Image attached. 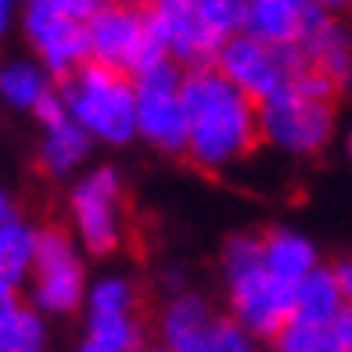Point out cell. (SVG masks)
Returning a JSON list of instances; mask_svg holds the SVG:
<instances>
[{
  "label": "cell",
  "mask_w": 352,
  "mask_h": 352,
  "mask_svg": "<svg viewBox=\"0 0 352 352\" xmlns=\"http://www.w3.org/2000/svg\"><path fill=\"white\" fill-rule=\"evenodd\" d=\"M187 108V162L205 173L237 166L263 144L259 104L241 94L216 65L184 72Z\"/></svg>",
  "instance_id": "obj_1"
},
{
  "label": "cell",
  "mask_w": 352,
  "mask_h": 352,
  "mask_svg": "<svg viewBox=\"0 0 352 352\" xmlns=\"http://www.w3.org/2000/svg\"><path fill=\"white\" fill-rule=\"evenodd\" d=\"M223 287H227L230 320L241 324L255 342H277V334L295 316V287L280 284L266 270L263 259V234L241 230L227 237L219 252Z\"/></svg>",
  "instance_id": "obj_2"
},
{
  "label": "cell",
  "mask_w": 352,
  "mask_h": 352,
  "mask_svg": "<svg viewBox=\"0 0 352 352\" xmlns=\"http://www.w3.org/2000/svg\"><path fill=\"white\" fill-rule=\"evenodd\" d=\"M148 25L173 65L209 69L223 43L245 33V0H158L148 4Z\"/></svg>",
  "instance_id": "obj_3"
},
{
  "label": "cell",
  "mask_w": 352,
  "mask_h": 352,
  "mask_svg": "<svg viewBox=\"0 0 352 352\" xmlns=\"http://www.w3.org/2000/svg\"><path fill=\"white\" fill-rule=\"evenodd\" d=\"M58 94L69 108V119L94 140L122 148L137 140V87L133 76L87 61L69 79L58 83Z\"/></svg>",
  "instance_id": "obj_4"
},
{
  "label": "cell",
  "mask_w": 352,
  "mask_h": 352,
  "mask_svg": "<svg viewBox=\"0 0 352 352\" xmlns=\"http://www.w3.org/2000/svg\"><path fill=\"white\" fill-rule=\"evenodd\" d=\"M94 11L98 0H29L19 14L25 43L58 83L90 61L87 22Z\"/></svg>",
  "instance_id": "obj_5"
},
{
  "label": "cell",
  "mask_w": 352,
  "mask_h": 352,
  "mask_svg": "<svg viewBox=\"0 0 352 352\" xmlns=\"http://www.w3.org/2000/svg\"><path fill=\"white\" fill-rule=\"evenodd\" d=\"M87 292L90 284L79 241L65 227H40L25 302L40 316H69L79 306H87Z\"/></svg>",
  "instance_id": "obj_6"
},
{
  "label": "cell",
  "mask_w": 352,
  "mask_h": 352,
  "mask_svg": "<svg viewBox=\"0 0 352 352\" xmlns=\"http://www.w3.org/2000/svg\"><path fill=\"white\" fill-rule=\"evenodd\" d=\"M87 47L90 61L126 76H140L155 69L158 61H169L158 47L148 25V8L137 4H98L87 22Z\"/></svg>",
  "instance_id": "obj_7"
},
{
  "label": "cell",
  "mask_w": 352,
  "mask_h": 352,
  "mask_svg": "<svg viewBox=\"0 0 352 352\" xmlns=\"http://www.w3.org/2000/svg\"><path fill=\"white\" fill-rule=\"evenodd\" d=\"M259 137L284 155H320L334 137V101L313 98L298 83L284 87L259 104Z\"/></svg>",
  "instance_id": "obj_8"
},
{
  "label": "cell",
  "mask_w": 352,
  "mask_h": 352,
  "mask_svg": "<svg viewBox=\"0 0 352 352\" xmlns=\"http://www.w3.org/2000/svg\"><path fill=\"white\" fill-rule=\"evenodd\" d=\"M122 198L126 184L116 166H94L76 176L69 190L72 237L90 255H111L122 245Z\"/></svg>",
  "instance_id": "obj_9"
},
{
  "label": "cell",
  "mask_w": 352,
  "mask_h": 352,
  "mask_svg": "<svg viewBox=\"0 0 352 352\" xmlns=\"http://www.w3.org/2000/svg\"><path fill=\"white\" fill-rule=\"evenodd\" d=\"M137 87V137L162 155H187V108L184 69L158 61L155 69L133 76Z\"/></svg>",
  "instance_id": "obj_10"
},
{
  "label": "cell",
  "mask_w": 352,
  "mask_h": 352,
  "mask_svg": "<svg viewBox=\"0 0 352 352\" xmlns=\"http://www.w3.org/2000/svg\"><path fill=\"white\" fill-rule=\"evenodd\" d=\"M216 69L255 104H263L284 87H292L309 69V61L302 47H270L241 33L223 43V51L216 54Z\"/></svg>",
  "instance_id": "obj_11"
},
{
  "label": "cell",
  "mask_w": 352,
  "mask_h": 352,
  "mask_svg": "<svg viewBox=\"0 0 352 352\" xmlns=\"http://www.w3.org/2000/svg\"><path fill=\"white\" fill-rule=\"evenodd\" d=\"M219 320L223 316L201 292L166 298L162 313H158V345L166 352H223Z\"/></svg>",
  "instance_id": "obj_12"
},
{
  "label": "cell",
  "mask_w": 352,
  "mask_h": 352,
  "mask_svg": "<svg viewBox=\"0 0 352 352\" xmlns=\"http://www.w3.org/2000/svg\"><path fill=\"white\" fill-rule=\"evenodd\" d=\"M324 11L327 4L313 0H245V36L270 47H298Z\"/></svg>",
  "instance_id": "obj_13"
},
{
  "label": "cell",
  "mask_w": 352,
  "mask_h": 352,
  "mask_svg": "<svg viewBox=\"0 0 352 352\" xmlns=\"http://www.w3.org/2000/svg\"><path fill=\"white\" fill-rule=\"evenodd\" d=\"M298 47H302V54H306L309 69L327 76L338 90H345L352 83V29L331 8L324 11V19L309 29V36Z\"/></svg>",
  "instance_id": "obj_14"
},
{
  "label": "cell",
  "mask_w": 352,
  "mask_h": 352,
  "mask_svg": "<svg viewBox=\"0 0 352 352\" xmlns=\"http://www.w3.org/2000/svg\"><path fill=\"white\" fill-rule=\"evenodd\" d=\"M263 259L266 270L274 274L280 284L298 287L313 270H320V252L302 230L295 227H270L263 230Z\"/></svg>",
  "instance_id": "obj_15"
},
{
  "label": "cell",
  "mask_w": 352,
  "mask_h": 352,
  "mask_svg": "<svg viewBox=\"0 0 352 352\" xmlns=\"http://www.w3.org/2000/svg\"><path fill=\"white\" fill-rule=\"evenodd\" d=\"M90 148H94V137L87 130H79L72 119H65V122L51 126V130H43L36 162L51 180H69V176H76L87 166Z\"/></svg>",
  "instance_id": "obj_16"
},
{
  "label": "cell",
  "mask_w": 352,
  "mask_h": 352,
  "mask_svg": "<svg viewBox=\"0 0 352 352\" xmlns=\"http://www.w3.org/2000/svg\"><path fill=\"white\" fill-rule=\"evenodd\" d=\"M345 309V295L334 266H320L295 287V316L298 324H313V327H331Z\"/></svg>",
  "instance_id": "obj_17"
},
{
  "label": "cell",
  "mask_w": 352,
  "mask_h": 352,
  "mask_svg": "<svg viewBox=\"0 0 352 352\" xmlns=\"http://www.w3.org/2000/svg\"><path fill=\"white\" fill-rule=\"evenodd\" d=\"M58 87V79L47 72L36 58H8L0 61V101L33 116L36 104Z\"/></svg>",
  "instance_id": "obj_18"
},
{
  "label": "cell",
  "mask_w": 352,
  "mask_h": 352,
  "mask_svg": "<svg viewBox=\"0 0 352 352\" xmlns=\"http://www.w3.org/2000/svg\"><path fill=\"white\" fill-rule=\"evenodd\" d=\"M36 234L22 212L11 216L8 223H0V280L11 287H22L33 277V259H36Z\"/></svg>",
  "instance_id": "obj_19"
},
{
  "label": "cell",
  "mask_w": 352,
  "mask_h": 352,
  "mask_svg": "<svg viewBox=\"0 0 352 352\" xmlns=\"http://www.w3.org/2000/svg\"><path fill=\"white\" fill-rule=\"evenodd\" d=\"M148 345L144 320L133 316H87V331L76 352H137Z\"/></svg>",
  "instance_id": "obj_20"
},
{
  "label": "cell",
  "mask_w": 352,
  "mask_h": 352,
  "mask_svg": "<svg viewBox=\"0 0 352 352\" xmlns=\"http://www.w3.org/2000/svg\"><path fill=\"white\" fill-rule=\"evenodd\" d=\"M140 292L126 274H104L87 292V316H133Z\"/></svg>",
  "instance_id": "obj_21"
},
{
  "label": "cell",
  "mask_w": 352,
  "mask_h": 352,
  "mask_svg": "<svg viewBox=\"0 0 352 352\" xmlns=\"http://www.w3.org/2000/svg\"><path fill=\"white\" fill-rule=\"evenodd\" d=\"M47 345V316H40L29 302H22L0 324V352H43Z\"/></svg>",
  "instance_id": "obj_22"
},
{
  "label": "cell",
  "mask_w": 352,
  "mask_h": 352,
  "mask_svg": "<svg viewBox=\"0 0 352 352\" xmlns=\"http://www.w3.org/2000/svg\"><path fill=\"white\" fill-rule=\"evenodd\" d=\"M274 352H349L338 338L331 334V327H313L292 320L274 342Z\"/></svg>",
  "instance_id": "obj_23"
},
{
  "label": "cell",
  "mask_w": 352,
  "mask_h": 352,
  "mask_svg": "<svg viewBox=\"0 0 352 352\" xmlns=\"http://www.w3.org/2000/svg\"><path fill=\"white\" fill-rule=\"evenodd\" d=\"M22 306V298H19V287H11V284H4L0 280V324H4V320L14 313Z\"/></svg>",
  "instance_id": "obj_24"
},
{
  "label": "cell",
  "mask_w": 352,
  "mask_h": 352,
  "mask_svg": "<svg viewBox=\"0 0 352 352\" xmlns=\"http://www.w3.org/2000/svg\"><path fill=\"white\" fill-rule=\"evenodd\" d=\"M334 274H338V284H342V295H345V306L352 309V255L334 263Z\"/></svg>",
  "instance_id": "obj_25"
},
{
  "label": "cell",
  "mask_w": 352,
  "mask_h": 352,
  "mask_svg": "<svg viewBox=\"0 0 352 352\" xmlns=\"http://www.w3.org/2000/svg\"><path fill=\"white\" fill-rule=\"evenodd\" d=\"M19 8L11 4V0H0V40H4L8 33H11V25H14V19H19Z\"/></svg>",
  "instance_id": "obj_26"
},
{
  "label": "cell",
  "mask_w": 352,
  "mask_h": 352,
  "mask_svg": "<svg viewBox=\"0 0 352 352\" xmlns=\"http://www.w3.org/2000/svg\"><path fill=\"white\" fill-rule=\"evenodd\" d=\"M11 216H19V209H14V201L4 187H0V223H8Z\"/></svg>",
  "instance_id": "obj_27"
},
{
  "label": "cell",
  "mask_w": 352,
  "mask_h": 352,
  "mask_svg": "<svg viewBox=\"0 0 352 352\" xmlns=\"http://www.w3.org/2000/svg\"><path fill=\"white\" fill-rule=\"evenodd\" d=\"M137 352H166L162 345H144V349H137Z\"/></svg>",
  "instance_id": "obj_28"
},
{
  "label": "cell",
  "mask_w": 352,
  "mask_h": 352,
  "mask_svg": "<svg viewBox=\"0 0 352 352\" xmlns=\"http://www.w3.org/2000/svg\"><path fill=\"white\" fill-rule=\"evenodd\" d=\"M345 148H349V158H352V130H349V140H345Z\"/></svg>",
  "instance_id": "obj_29"
}]
</instances>
